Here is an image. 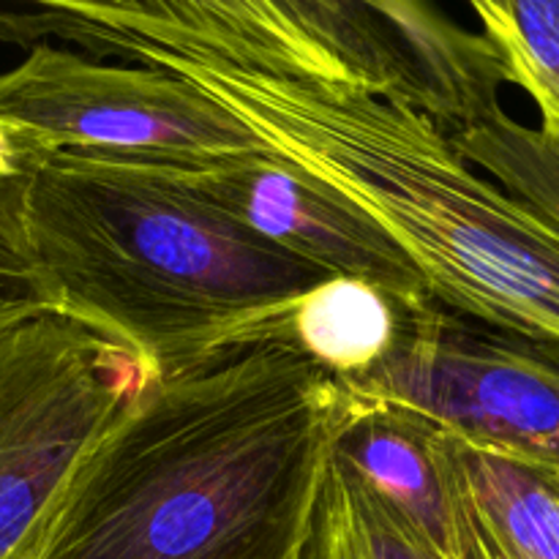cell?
Returning a JSON list of instances; mask_svg holds the SVG:
<instances>
[{"mask_svg": "<svg viewBox=\"0 0 559 559\" xmlns=\"http://www.w3.org/2000/svg\"><path fill=\"white\" fill-rule=\"evenodd\" d=\"M0 38L80 44L200 87L276 162L374 222L467 320L559 344V233L475 173L429 118L289 60L216 0H41Z\"/></svg>", "mask_w": 559, "mask_h": 559, "instance_id": "obj_1", "label": "cell"}, {"mask_svg": "<svg viewBox=\"0 0 559 559\" xmlns=\"http://www.w3.org/2000/svg\"><path fill=\"white\" fill-rule=\"evenodd\" d=\"M347 391L287 342L156 374L55 500L31 559H309Z\"/></svg>", "mask_w": 559, "mask_h": 559, "instance_id": "obj_2", "label": "cell"}, {"mask_svg": "<svg viewBox=\"0 0 559 559\" xmlns=\"http://www.w3.org/2000/svg\"><path fill=\"white\" fill-rule=\"evenodd\" d=\"M25 227L55 311L156 374L287 342L300 300L331 278L202 202L147 156L36 153Z\"/></svg>", "mask_w": 559, "mask_h": 559, "instance_id": "obj_3", "label": "cell"}, {"mask_svg": "<svg viewBox=\"0 0 559 559\" xmlns=\"http://www.w3.org/2000/svg\"><path fill=\"white\" fill-rule=\"evenodd\" d=\"M229 25L453 136L500 112L508 66L484 33L418 0H216Z\"/></svg>", "mask_w": 559, "mask_h": 559, "instance_id": "obj_4", "label": "cell"}, {"mask_svg": "<svg viewBox=\"0 0 559 559\" xmlns=\"http://www.w3.org/2000/svg\"><path fill=\"white\" fill-rule=\"evenodd\" d=\"M153 377L60 311L0 336V559L38 538L76 464Z\"/></svg>", "mask_w": 559, "mask_h": 559, "instance_id": "obj_5", "label": "cell"}, {"mask_svg": "<svg viewBox=\"0 0 559 559\" xmlns=\"http://www.w3.org/2000/svg\"><path fill=\"white\" fill-rule=\"evenodd\" d=\"M342 388L413 409L462 445L559 467V344L467 320L435 300L404 314L391 353Z\"/></svg>", "mask_w": 559, "mask_h": 559, "instance_id": "obj_6", "label": "cell"}, {"mask_svg": "<svg viewBox=\"0 0 559 559\" xmlns=\"http://www.w3.org/2000/svg\"><path fill=\"white\" fill-rule=\"evenodd\" d=\"M0 118L41 153L218 164L265 151L191 82L151 66H107L55 44H33L20 66L0 74Z\"/></svg>", "mask_w": 559, "mask_h": 559, "instance_id": "obj_7", "label": "cell"}, {"mask_svg": "<svg viewBox=\"0 0 559 559\" xmlns=\"http://www.w3.org/2000/svg\"><path fill=\"white\" fill-rule=\"evenodd\" d=\"M158 162L191 194L284 254L331 278L371 284L407 314L435 304L420 267L374 222L267 151L218 164Z\"/></svg>", "mask_w": 559, "mask_h": 559, "instance_id": "obj_8", "label": "cell"}, {"mask_svg": "<svg viewBox=\"0 0 559 559\" xmlns=\"http://www.w3.org/2000/svg\"><path fill=\"white\" fill-rule=\"evenodd\" d=\"M333 459L391 502L448 559H473V524L456 445L435 420L347 393Z\"/></svg>", "mask_w": 559, "mask_h": 559, "instance_id": "obj_9", "label": "cell"}, {"mask_svg": "<svg viewBox=\"0 0 559 559\" xmlns=\"http://www.w3.org/2000/svg\"><path fill=\"white\" fill-rule=\"evenodd\" d=\"M453 445L475 538L502 559H559L555 469Z\"/></svg>", "mask_w": 559, "mask_h": 559, "instance_id": "obj_10", "label": "cell"}, {"mask_svg": "<svg viewBox=\"0 0 559 559\" xmlns=\"http://www.w3.org/2000/svg\"><path fill=\"white\" fill-rule=\"evenodd\" d=\"M407 311L358 278H328L295 309L287 344L338 382L380 364L396 344Z\"/></svg>", "mask_w": 559, "mask_h": 559, "instance_id": "obj_11", "label": "cell"}, {"mask_svg": "<svg viewBox=\"0 0 559 559\" xmlns=\"http://www.w3.org/2000/svg\"><path fill=\"white\" fill-rule=\"evenodd\" d=\"M309 559H448L391 502L331 459Z\"/></svg>", "mask_w": 559, "mask_h": 559, "instance_id": "obj_12", "label": "cell"}, {"mask_svg": "<svg viewBox=\"0 0 559 559\" xmlns=\"http://www.w3.org/2000/svg\"><path fill=\"white\" fill-rule=\"evenodd\" d=\"M469 167L491 175L508 197L544 218L559 233V140L519 123L500 109L451 136Z\"/></svg>", "mask_w": 559, "mask_h": 559, "instance_id": "obj_13", "label": "cell"}, {"mask_svg": "<svg viewBox=\"0 0 559 559\" xmlns=\"http://www.w3.org/2000/svg\"><path fill=\"white\" fill-rule=\"evenodd\" d=\"M38 151L14 123L0 118V336L55 311L25 227L27 164Z\"/></svg>", "mask_w": 559, "mask_h": 559, "instance_id": "obj_14", "label": "cell"}, {"mask_svg": "<svg viewBox=\"0 0 559 559\" xmlns=\"http://www.w3.org/2000/svg\"><path fill=\"white\" fill-rule=\"evenodd\" d=\"M473 11L506 60L511 85L538 104L540 131L559 140V0H473Z\"/></svg>", "mask_w": 559, "mask_h": 559, "instance_id": "obj_15", "label": "cell"}, {"mask_svg": "<svg viewBox=\"0 0 559 559\" xmlns=\"http://www.w3.org/2000/svg\"><path fill=\"white\" fill-rule=\"evenodd\" d=\"M473 559H502V557H497L495 551L486 549V546L473 535Z\"/></svg>", "mask_w": 559, "mask_h": 559, "instance_id": "obj_16", "label": "cell"}, {"mask_svg": "<svg viewBox=\"0 0 559 559\" xmlns=\"http://www.w3.org/2000/svg\"><path fill=\"white\" fill-rule=\"evenodd\" d=\"M38 540V538H36ZM36 540H33V544L31 546H27V549H22L20 551V555H16L14 559H31V555H33V549H36Z\"/></svg>", "mask_w": 559, "mask_h": 559, "instance_id": "obj_17", "label": "cell"}, {"mask_svg": "<svg viewBox=\"0 0 559 559\" xmlns=\"http://www.w3.org/2000/svg\"><path fill=\"white\" fill-rule=\"evenodd\" d=\"M555 473H557V484H559V467H557V469H555Z\"/></svg>", "mask_w": 559, "mask_h": 559, "instance_id": "obj_18", "label": "cell"}]
</instances>
